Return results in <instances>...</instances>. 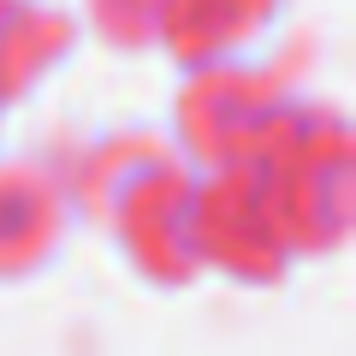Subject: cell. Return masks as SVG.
Returning a JSON list of instances; mask_svg holds the SVG:
<instances>
[]
</instances>
